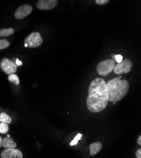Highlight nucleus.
Masks as SVG:
<instances>
[{"label":"nucleus","instance_id":"1","mask_svg":"<svg viewBox=\"0 0 141 158\" xmlns=\"http://www.w3.org/2000/svg\"><path fill=\"white\" fill-rule=\"evenodd\" d=\"M106 82L101 78H96L91 82L89 87L87 106L92 113H99L108 106Z\"/></svg>","mask_w":141,"mask_h":158},{"label":"nucleus","instance_id":"2","mask_svg":"<svg viewBox=\"0 0 141 158\" xmlns=\"http://www.w3.org/2000/svg\"><path fill=\"white\" fill-rule=\"evenodd\" d=\"M121 76L114 78L106 84L108 101L113 102L122 100L129 90V83L126 80H121Z\"/></svg>","mask_w":141,"mask_h":158},{"label":"nucleus","instance_id":"3","mask_svg":"<svg viewBox=\"0 0 141 158\" xmlns=\"http://www.w3.org/2000/svg\"><path fill=\"white\" fill-rule=\"evenodd\" d=\"M114 66V61L111 59H108L99 63L96 70L99 75L106 76L113 70Z\"/></svg>","mask_w":141,"mask_h":158},{"label":"nucleus","instance_id":"4","mask_svg":"<svg viewBox=\"0 0 141 158\" xmlns=\"http://www.w3.org/2000/svg\"><path fill=\"white\" fill-rule=\"evenodd\" d=\"M24 43L27 45L28 48H38L43 44V39L39 32H34L25 39Z\"/></svg>","mask_w":141,"mask_h":158},{"label":"nucleus","instance_id":"5","mask_svg":"<svg viewBox=\"0 0 141 158\" xmlns=\"http://www.w3.org/2000/svg\"><path fill=\"white\" fill-rule=\"evenodd\" d=\"M132 62L129 59H125L121 63L114 66L113 69L114 73L117 75L124 73H129L132 68Z\"/></svg>","mask_w":141,"mask_h":158},{"label":"nucleus","instance_id":"6","mask_svg":"<svg viewBox=\"0 0 141 158\" xmlns=\"http://www.w3.org/2000/svg\"><path fill=\"white\" fill-rule=\"evenodd\" d=\"M0 66L3 71L8 75L15 73L17 70V64L14 61L6 58H3L1 61Z\"/></svg>","mask_w":141,"mask_h":158},{"label":"nucleus","instance_id":"7","mask_svg":"<svg viewBox=\"0 0 141 158\" xmlns=\"http://www.w3.org/2000/svg\"><path fill=\"white\" fill-rule=\"evenodd\" d=\"M32 11V7L28 4H24L20 6L15 11L14 16L17 19L21 20L27 17Z\"/></svg>","mask_w":141,"mask_h":158},{"label":"nucleus","instance_id":"8","mask_svg":"<svg viewBox=\"0 0 141 158\" xmlns=\"http://www.w3.org/2000/svg\"><path fill=\"white\" fill-rule=\"evenodd\" d=\"M58 4V0H39L37 3V8L41 10H48L54 8Z\"/></svg>","mask_w":141,"mask_h":158},{"label":"nucleus","instance_id":"9","mask_svg":"<svg viewBox=\"0 0 141 158\" xmlns=\"http://www.w3.org/2000/svg\"><path fill=\"white\" fill-rule=\"evenodd\" d=\"M2 158H22V152L15 148H7L1 153Z\"/></svg>","mask_w":141,"mask_h":158},{"label":"nucleus","instance_id":"10","mask_svg":"<svg viewBox=\"0 0 141 158\" xmlns=\"http://www.w3.org/2000/svg\"><path fill=\"white\" fill-rule=\"evenodd\" d=\"M2 146L4 148H15L17 143L11 137H5L2 140Z\"/></svg>","mask_w":141,"mask_h":158},{"label":"nucleus","instance_id":"11","mask_svg":"<svg viewBox=\"0 0 141 158\" xmlns=\"http://www.w3.org/2000/svg\"><path fill=\"white\" fill-rule=\"evenodd\" d=\"M102 147V145L99 142H96L92 143L90 145V154L91 156L96 155L101 150Z\"/></svg>","mask_w":141,"mask_h":158},{"label":"nucleus","instance_id":"12","mask_svg":"<svg viewBox=\"0 0 141 158\" xmlns=\"http://www.w3.org/2000/svg\"><path fill=\"white\" fill-rule=\"evenodd\" d=\"M0 122L5 123H11V118L6 113H2L0 114Z\"/></svg>","mask_w":141,"mask_h":158},{"label":"nucleus","instance_id":"13","mask_svg":"<svg viewBox=\"0 0 141 158\" xmlns=\"http://www.w3.org/2000/svg\"><path fill=\"white\" fill-rule=\"evenodd\" d=\"M14 32H15V31L13 28L1 29H0V37L9 36L12 35Z\"/></svg>","mask_w":141,"mask_h":158},{"label":"nucleus","instance_id":"14","mask_svg":"<svg viewBox=\"0 0 141 158\" xmlns=\"http://www.w3.org/2000/svg\"><path fill=\"white\" fill-rule=\"evenodd\" d=\"M8 81L12 83H14L15 85H18L20 84V80L19 78L18 77L17 75L15 74V73H12L8 75Z\"/></svg>","mask_w":141,"mask_h":158},{"label":"nucleus","instance_id":"15","mask_svg":"<svg viewBox=\"0 0 141 158\" xmlns=\"http://www.w3.org/2000/svg\"><path fill=\"white\" fill-rule=\"evenodd\" d=\"M10 46V43L6 39H0V49L8 48Z\"/></svg>","mask_w":141,"mask_h":158},{"label":"nucleus","instance_id":"16","mask_svg":"<svg viewBox=\"0 0 141 158\" xmlns=\"http://www.w3.org/2000/svg\"><path fill=\"white\" fill-rule=\"evenodd\" d=\"M9 130L8 124L5 123H0V133L2 134H6Z\"/></svg>","mask_w":141,"mask_h":158},{"label":"nucleus","instance_id":"17","mask_svg":"<svg viewBox=\"0 0 141 158\" xmlns=\"http://www.w3.org/2000/svg\"><path fill=\"white\" fill-rule=\"evenodd\" d=\"M82 135L81 134H78L75 137L74 139L70 142V146H75V145L77 144L79 140H81V139H82Z\"/></svg>","mask_w":141,"mask_h":158},{"label":"nucleus","instance_id":"18","mask_svg":"<svg viewBox=\"0 0 141 158\" xmlns=\"http://www.w3.org/2000/svg\"><path fill=\"white\" fill-rule=\"evenodd\" d=\"M114 59L118 63H121L123 61V56L121 55H114Z\"/></svg>","mask_w":141,"mask_h":158},{"label":"nucleus","instance_id":"19","mask_svg":"<svg viewBox=\"0 0 141 158\" xmlns=\"http://www.w3.org/2000/svg\"><path fill=\"white\" fill-rule=\"evenodd\" d=\"M110 2L109 0H96V3L100 5H103L108 3Z\"/></svg>","mask_w":141,"mask_h":158},{"label":"nucleus","instance_id":"20","mask_svg":"<svg viewBox=\"0 0 141 158\" xmlns=\"http://www.w3.org/2000/svg\"><path fill=\"white\" fill-rule=\"evenodd\" d=\"M136 158H141V149H139L135 152Z\"/></svg>","mask_w":141,"mask_h":158},{"label":"nucleus","instance_id":"21","mask_svg":"<svg viewBox=\"0 0 141 158\" xmlns=\"http://www.w3.org/2000/svg\"><path fill=\"white\" fill-rule=\"evenodd\" d=\"M16 64L17 65H22V62L21 61H20L19 59L16 60Z\"/></svg>","mask_w":141,"mask_h":158},{"label":"nucleus","instance_id":"22","mask_svg":"<svg viewBox=\"0 0 141 158\" xmlns=\"http://www.w3.org/2000/svg\"><path fill=\"white\" fill-rule=\"evenodd\" d=\"M137 143H139V145H141V136L140 135L137 139Z\"/></svg>","mask_w":141,"mask_h":158},{"label":"nucleus","instance_id":"23","mask_svg":"<svg viewBox=\"0 0 141 158\" xmlns=\"http://www.w3.org/2000/svg\"><path fill=\"white\" fill-rule=\"evenodd\" d=\"M2 140H3V139L2 138L1 136H0V148L2 146Z\"/></svg>","mask_w":141,"mask_h":158}]
</instances>
